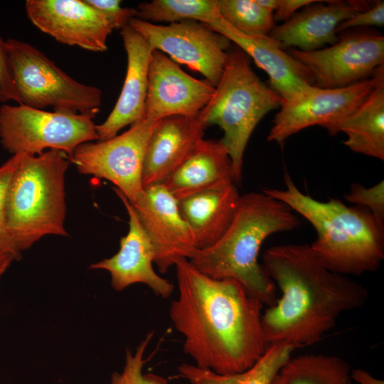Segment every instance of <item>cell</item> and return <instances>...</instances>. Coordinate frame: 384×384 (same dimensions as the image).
<instances>
[{
    "instance_id": "cell-1",
    "label": "cell",
    "mask_w": 384,
    "mask_h": 384,
    "mask_svg": "<svg viewBox=\"0 0 384 384\" xmlns=\"http://www.w3.org/2000/svg\"><path fill=\"white\" fill-rule=\"evenodd\" d=\"M178 296L169 316L196 366L233 374L252 366L268 347L263 304L234 279H215L188 260L176 264Z\"/></svg>"
},
{
    "instance_id": "cell-2",
    "label": "cell",
    "mask_w": 384,
    "mask_h": 384,
    "mask_svg": "<svg viewBox=\"0 0 384 384\" xmlns=\"http://www.w3.org/2000/svg\"><path fill=\"white\" fill-rule=\"evenodd\" d=\"M262 266L281 292L262 316L268 346L314 344L343 313L362 307L369 297L363 285L329 270L307 244L272 246Z\"/></svg>"
},
{
    "instance_id": "cell-3",
    "label": "cell",
    "mask_w": 384,
    "mask_h": 384,
    "mask_svg": "<svg viewBox=\"0 0 384 384\" xmlns=\"http://www.w3.org/2000/svg\"><path fill=\"white\" fill-rule=\"evenodd\" d=\"M300 221L284 203L261 192L240 195L230 226L212 246L197 250L188 260L202 273L215 279H234L263 305L277 300L276 286L258 256L271 235L297 228Z\"/></svg>"
},
{
    "instance_id": "cell-4",
    "label": "cell",
    "mask_w": 384,
    "mask_h": 384,
    "mask_svg": "<svg viewBox=\"0 0 384 384\" xmlns=\"http://www.w3.org/2000/svg\"><path fill=\"white\" fill-rule=\"evenodd\" d=\"M285 188L262 191L286 203L308 220L316 233L309 245L331 271L343 275H361L376 271L384 260V223L367 209L348 206L338 198L320 201L302 193L289 174Z\"/></svg>"
},
{
    "instance_id": "cell-5",
    "label": "cell",
    "mask_w": 384,
    "mask_h": 384,
    "mask_svg": "<svg viewBox=\"0 0 384 384\" xmlns=\"http://www.w3.org/2000/svg\"><path fill=\"white\" fill-rule=\"evenodd\" d=\"M70 164L57 149L24 154L6 198V228L19 252L46 235H68L65 177Z\"/></svg>"
},
{
    "instance_id": "cell-6",
    "label": "cell",
    "mask_w": 384,
    "mask_h": 384,
    "mask_svg": "<svg viewBox=\"0 0 384 384\" xmlns=\"http://www.w3.org/2000/svg\"><path fill=\"white\" fill-rule=\"evenodd\" d=\"M282 100L253 72L245 53H229L221 78L201 113L207 127L216 124L223 131L220 140L231 158L235 183L242 180L243 156L254 129L266 114L280 107Z\"/></svg>"
},
{
    "instance_id": "cell-7",
    "label": "cell",
    "mask_w": 384,
    "mask_h": 384,
    "mask_svg": "<svg viewBox=\"0 0 384 384\" xmlns=\"http://www.w3.org/2000/svg\"><path fill=\"white\" fill-rule=\"evenodd\" d=\"M16 102L36 109L93 117L102 105V90L81 83L60 69L33 46L9 38L6 41Z\"/></svg>"
},
{
    "instance_id": "cell-8",
    "label": "cell",
    "mask_w": 384,
    "mask_h": 384,
    "mask_svg": "<svg viewBox=\"0 0 384 384\" xmlns=\"http://www.w3.org/2000/svg\"><path fill=\"white\" fill-rule=\"evenodd\" d=\"M92 118L82 114L4 105L0 107V142L13 155H38L57 149L68 158L79 145L98 140Z\"/></svg>"
},
{
    "instance_id": "cell-9",
    "label": "cell",
    "mask_w": 384,
    "mask_h": 384,
    "mask_svg": "<svg viewBox=\"0 0 384 384\" xmlns=\"http://www.w3.org/2000/svg\"><path fill=\"white\" fill-rule=\"evenodd\" d=\"M157 122L144 117L121 134L79 145L68 159L80 174L112 182L132 203L144 191V154Z\"/></svg>"
},
{
    "instance_id": "cell-10",
    "label": "cell",
    "mask_w": 384,
    "mask_h": 384,
    "mask_svg": "<svg viewBox=\"0 0 384 384\" xmlns=\"http://www.w3.org/2000/svg\"><path fill=\"white\" fill-rule=\"evenodd\" d=\"M129 25L153 50L167 53L175 63L202 74L216 86L227 63L230 41L206 24L192 20L157 25L132 18Z\"/></svg>"
},
{
    "instance_id": "cell-11",
    "label": "cell",
    "mask_w": 384,
    "mask_h": 384,
    "mask_svg": "<svg viewBox=\"0 0 384 384\" xmlns=\"http://www.w3.org/2000/svg\"><path fill=\"white\" fill-rule=\"evenodd\" d=\"M329 47L289 54L311 73L314 85L324 89L345 87L371 78L384 64V37L368 31L344 32Z\"/></svg>"
},
{
    "instance_id": "cell-12",
    "label": "cell",
    "mask_w": 384,
    "mask_h": 384,
    "mask_svg": "<svg viewBox=\"0 0 384 384\" xmlns=\"http://www.w3.org/2000/svg\"><path fill=\"white\" fill-rule=\"evenodd\" d=\"M371 78L336 89L311 85L288 100H282L267 140L282 144L293 134L314 125L325 129L351 114L370 94Z\"/></svg>"
},
{
    "instance_id": "cell-13",
    "label": "cell",
    "mask_w": 384,
    "mask_h": 384,
    "mask_svg": "<svg viewBox=\"0 0 384 384\" xmlns=\"http://www.w3.org/2000/svg\"><path fill=\"white\" fill-rule=\"evenodd\" d=\"M132 206L154 250V263L166 273L182 258L190 260L198 250L183 219L178 200L162 184L144 188Z\"/></svg>"
},
{
    "instance_id": "cell-14",
    "label": "cell",
    "mask_w": 384,
    "mask_h": 384,
    "mask_svg": "<svg viewBox=\"0 0 384 384\" xmlns=\"http://www.w3.org/2000/svg\"><path fill=\"white\" fill-rule=\"evenodd\" d=\"M25 7L31 22L58 42L92 52L107 49L113 28L85 0H27Z\"/></svg>"
},
{
    "instance_id": "cell-15",
    "label": "cell",
    "mask_w": 384,
    "mask_h": 384,
    "mask_svg": "<svg viewBox=\"0 0 384 384\" xmlns=\"http://www.w3.org/2000/svg\"><path fill=\"white\" fill-rule=\"evenodd\" d=\"M215 91L207 80H198L161 51L154 50L148 72L145 117L159 121L173 115L194 117Z\"/></svg>"
},
{
    "instance_id": "cell-16",
    "label": "cell",
    "mask_w": 384,
    "mask_h": 384,
    "mask_svg": "<svg viewBox=\"0 0 384 384\" xmlns=\"http://www.w3.org/2000/svg\"><path fill=\"white\" fill-rule=\"evenodd\" d=\"M125 206L129 216V230L121 238L119 250L112 257L90 265L91 269L105 270L111 277V286L116 291H122L137 283L147 285L158 297H169L174 285L160 277L154 270V250L141 225L137 214L126 196L113 187Z\"/></svg>"
},
{
    "instance_id": "cell-17",
    "label": "cell",
    "mask_w": 384,
    "mask_h": 384,
    "mask_svg": "<svg viewBox=\"0 0 384 384\" xmlns=\"http://www.w3.org/2000/svg\"><path fill=\"white\" fill-rule=\"evenodd\" d=\"M238 45L240 50L254 60L270 79V87L283 100H288L306 87L314 85L309 70L286 53L269 35L247 36L231 27L218 11L206 24Z\"/></svg>"
},
{
    "instance_id": "cell-18",
    "label": "cell",
    "mask_w": 384,
    "mask_h": 384,
    "mask_svg": "<svg viewBox=\"0 0 384 384\" xmlns=\"http://www.w3.org/2000/svg\"><path fill=\"white\" fill-rule=\"evenodd\" d=\"M206 127L201 112L194 117L173 115L159 120L144 154L143 188L162 183L203 139Z\"/></svg>"
},
{
    "instance_id": "cell-19",
    "label": "cell",
    "mask_w": 384,
    "mask_h": 384,
    "mask_svg": "<svg viewBox=\"0 0 384 384\" xmlns=\"http://www.w3.org/2000/svg\"><path fill=\"white\" fill-rule=\"evenodd\" d=\"M368 7L366 1H318L297 12L269 36L283 48L309 52L338 41V26L355 14Z\"/></svg>"
},
{
    "instance_id": "cell-20",
    "label": "cell",
    "mask_w": 384,
    "mask_h": 384,
    "mask_svg": "<svg viewBox=\"0 0 384 384\" xmlns=\"http://www.w3.org/2000/svg\"><path fill=\"white\" fill-rule=\"evenodd\" d=\"M121 36L127 57L126 76L113 110L102 124H96L97 141L112 138L122 128L145 117L148 72L154 50L129 24L121 29Z\"/></svg>"
},
{
    "instance_id": "cell-21",
    "label": "cell",
    "mask_w": 384,
    "mask_h": 384,
    "mask_svg": "<svg viewBox=\"0 0 384 384\" xmlns=\"http://www.w3.org/2000/svg\"><path fill=\"white\" fill-rule=\"evenodd\" d=\"M240 197L235 183L228 181L178 200L198 250L212 246L225 233L234 218Z\"/></svg>"
},
{
    "instance_id": "cell-22",
    "label": "cell",
    "mask_w": 384,
    "mask_h": 384,
    "mask_svg": "<svg viewBox=\"0 0 384 384\" xmlns=\"http://www.w3.org/2000/svg\"><path fill=\"white\" fill-rule=\"evenodd\" d=\"M228 181L235 183V172L228 149L221 140L202 139L161 184L180 200Z\"/></svg>"
},
{
    "instance_id": "cell-23",
    "label": "cell",
    "mask_w": 384,
    "mask_h": 384,
    "mask_svg": "<svg viewBox=\"0 0 384 384\" xmlns=\"http://www.w3.org/2000/svg\"><path fill=\"white\" fill-rule=\"evenodd\" d=\"M373 87L348 116L326 129L329 135L344 133L343 142L355 153L384 160V64L372 75Z\"/></svg>"
},
{
    "instance_id": "cell-24",
    "label": "cell",
    "mask_w": 384,
    "mask_h": 384,
    "mask_svg": "<svg viewBox=\"0 0 384 384\" xmlns=\"http://www.w3.org/2000/svg\"><path fill=\"white\" fill-rule=\"evenodd\" d=\"M295 349L286 343L269 345L252 366L233 374H218L189 363L181 364L178 371L190 384H272Z\"/></svg>"
},
{
    "instance_id": "cell-25",
    "label": "cell",
    "mask_w": 384,
    "mask_h": 384,
    "mask_svg": "<svg viewBox=\"0 0 384 384\" xmlns=\"http://www.w3.org/2000/svg\"><path fill=\"white\" fill-rule=\"evenodd\" d=\"M351 373L345 360L324 354L291 357L279 371L284 384H353Z\"/></svg>"
},
{
    "instance_id": "cell-26",
    "label": "cell",
    "mask_w": 384,
    "mask_h": 384,
    "mask_svg": "<svg viewBox=\"0 0 384 384\" xmlns=\"http://www.w3.org/2000/svg\"><path fill=\"white\" fill-rule=\"evenodd\" d=\"M136 10L137 18L169 23L192 20L207 24L217 12L216 0H153Z\"/></svg>"
},
{
    "instance_id": "cell-27",
    "label": "cell",
    "mask_w": 384,
    "mask_h": 384,
    "mask_svg": "<svg viewBox=\"0 0 384 384\" xmlns=\"http://www.w3.org/2000/svg\"><path fill=\"white\" fill-rule=\"evenodd\" d=\"M216 9L231 27L247 36H268L273 28V13L257 0H216Z\"/></svg>"
},
{
    "instance_id": "cell-28",
    "label": "cell",
    "mask_w": 384,
    "mask_h": 384,
    "mask_svg": "<svg viewBox=\"0 0 384 384\" xmlns=\"http://www.w3.org/2000/svg\"><path fill=\"white\" fill-rule=\"evenodd\" d=\"M152 337L153 332L148 334L134 353L127 350L124 368L112 374L110 384H168L167 379L161 375L143 372L146 362L144 353Z\"/></svg>"
},
{
    "instance_id": "cell-29",
    "label": "cell",
    "mask_w": 384,
    "mask_h": 384,
    "mask_svg": "<svg viewBox=\"0 0 384 384\" xmlns=\"http://www.w3.org/2000/svg\"><path fill=\"white\" fill-rule=\"evenodd\" d=\"M24 154L13 155L0 166V251L13 255L19 260L21 253L11 240L6 228V198L12 176Z\"/></svg>"
},
{
    "instance_id": "cell-30",
    "label": "cell",
    "mask_w": 384,
    "mask_h": 384,
    "mask_svg": "<svg viewBox=\"0 0 384 384\" xmlns=\"http://www.w3.org/2000/svg\"><path fill=\"white\" fill-rule=\"evenodd\" d=\"M344 199L354 206L368 210L376 219L384 223L383 180L370 187L354 183Z\"/></svg>"
},
{
    "instance_id": "cell-31",
    "label": "cell",
    "mask_w": 384,
    "mask_h": 384,
    "mask_svg": "<svg viewBox=\"0 0 384 384\" xmlns=\"http://www.w3.org/2000/svg\"><path fill=\"white\" fill-rule=\"evenodd\" d=\"M85 1L107 19L113 30L122 29L137 16L136 9L122 7L119 0Z\"/></svg>"
},
{
    "instance_id": "cell-32",
    "label": "cell",
    "mask_w": 384,
    "mask_h": 384,
    "mask_svg": "<svg viewBox=\"0 0 384 384\" xmlns=\"http://www.w3.org/2000/svg\"><path fill=\"white\" fill-rule=\"evenodd\" d=\"M384 25V1H376L373 6L361 11L349 18L341 22L336 28V33L346 31L350 28Z\"/></svg>"
},
{
    "instance_id": "cell-33",
    "label": "cell",
    "mask_w": 384,
    "mask_h": 384,
    "mask_svg": "<svg viewBox=\"0 0 384 384\" xmlns=\"http://www.w3.org/2000/svg\"><path fill=\"white\" fill-rule=\"evenodd\" d=\"M9 100L16 102L17 99L11 76L6 41L0 36V102Z\"/></svg>"
},
{
    "instance_id": "cell-34",
    "label": "cell",
    "mask_w": 384,
    "mask_h": 384,
    "mask_svg": "<svg viewBox=\"0 0 384 384\" xmlns=\"http://www.w3.org/2000/svg\"><path fill=\"white\" fill-rule=\"evenodd\" d=\"M318 1V0H278L277 6L273 14L275 21H286L298 10Z\"/></svg>"
},
{
    "instance_id": "cell-35",
    "label": "cell",
    "mask_w": 384,
    "mask_h": 384,
    "mask_svg": "<svg viewBox=\"0 0 384 384\" xmlns=\"http://www.w3.org/2000/svg\"><path fill=\"white\" fill-rule=\"evenodd\" d=\"M351 378L358 384H384V381L377 378L368 371L362 368H356L351 370Z\"/></svg>"
},
{
    "instance_id": "cell-36",
    "label": "cell",
    "mask_w": 384,
    "mask_h": 384,
    "mask_svg": "<svg viewBox=\"0 0 384 384\" xmlns=\"http://www.w3.org/2000/svg\"><path fill=\"white\" fill-rule=\"evenodd\" d=\"M16 258L11 254L0 251V279Z\"/></svg>"
},
{
    "instance_id": "cell-37",
    "label": "cell",
    "mask_w": 384,
    "mask_h": 384,
    "mask_svg": "<svg viewBox=\"0 0 384 384\" xmlns=\"http://www.w3.org/2000/svg\"><path fill=\"white\" fill-rule=\"evenodd\" d=\"M257 2L260 6L274 14L277 6L278 0H257Z\"/></svg>"
},
{
    "instance_id": "cell-38",
    "label": "cell",
    "mask_w": 384,
    "mask_h": 384,
    "mask_svg": "<svg viewBox=\"0 0 384 384\" xmlns=\"http://www.w3.org/2000/svg\"><path fill=\"white\" fill-rule=\"evenodd\" d=\"M272 384H284V380H283V378L282 377V375L279 374L277 375V376L276 377V378L274 379V382Z\"/></svg>"
}]
</instances>
